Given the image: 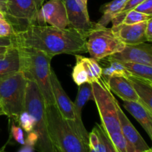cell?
I'll return each mask as SVG.
<instances>
[{"label":"cell","instance_id":"52a82bcc","mask_svg":"<svg viewBox=\"0 0 152 152\" xmlns=\"http://www.w3.org/2000/svg\"><path fill=\"white\" fill-rule=\"evenodd\" d=\"M125 45L114 34L111 28L99 26L96 23L86 40L87 52L96 61L106 59L111 55L121 51Z\"/></svg>","mask_w":152,"mask_h":152},{"label":"cell","instance_id":"603a6c76","mask_svg":"<svg viewBox=\"0 0 152 152\" xmlns=\"http://www.w3.org/2000/svg\"><path fill=\"white\" fill-rule=\"evenodd\" d=\"M109 65L105 68H102V78L101 83L105 84L111 77H127L130 75L129 72L126 71V68L123 66L122 62L117 60H109Z\"/></svg>","mask_w":152,"mask_h":152},{"label":"cell","instance_id":"ab89813d","mask_svg":"<svg viewBox=\"0 0 152 152\" xmlns=\"http://www.w3.org/2000/svg\"><path fill=\"white\" fill-rule=\"evenodd\" d=\"M0 19H5V16L1 10H0Z\"/></svg>","mask_w":152,"mask_h":152},{"label":"cell","instance_id":"836d02e7","mask_svg":"<svg viewBox=\"0 0 152 152\" xmlns=\"http://www.w3.org/2000/svg\"><path fill=\"white\" fill-rule=\"evenodd\" d=\"M0 46H2V47H14L12 37H0Z\"/></svg>","mask_w":152,"mask_h":152},{"label":"cell","instance_id":"7c38bea8","mask_svg":"<svg viewBox=\"0 0 152 152\" xmlns=\"http://www.w3.org/2000/svg\"><path fill=\"white\" fill-rule=\"evenodd\" d=\"M78 93L75 102H74V121H68L74 131L81 137L86 142L88 143V133L83 125L82 120V111L84 105L88 100H93L91 86L89 83H84L79 86Z\"/></svg>","mask_w":152,"mask_h":152},{"label":"cell","instance_id":"2e32d148","mask_svg":"<svg viewBox=\"0 0 152 152\" xmlns=\"http://www.w3.org/2000/svg\"><path fill=\"white\" fill-rule=\"evenodd\" d=\"M102 84L106 86L110 91L115 94L123 101L139 102V97L127 77H113L105 84Z\"/></svg>","mask_w":152,"mask_h":152},{"label":"cell","instance_id":"60d3db41","mask_svg":"<svg viewBox=\"0 0 152 152\" xmlns=\"http://www.w3.org/2000/svg\"><path fill=\"white\" fill-rule=\"evenodd\" d=\"M5 148H6V145H4V146H2L1 148H0V152H6Z\"/></svg>","mask_w":152,"mask_h":152},{"label":"cell","instance_id":"e0dca14e","mask_svg":"<svg viewBox=\"0 0 152 152\" xmlns=\"http://www.w3.org/2000/svg\"><path fill=\"white\" fill-rule=\"evenodd\" d=\"M123 107L136 119L150 139H152V113L139 102L123 101Z\"/></svg>","mask_w":152,"mask_h":152},{"label":"cell","instance_id":"ba28073f","mask_svg":"<svg viewBox=\"0 0 152 152\" xmlns=\"http://www.w3.org/2000/svg\"><path fill=\"white\" fill-rule=\"evenodd\" d=\"M46 0H8L5 19L16 32L37 24V12Z\"/></svg>","mask_w":152,"mask_h":152},{"label":"cell","instance_id":"3957f363","mask_svg":"<svg viewBox=\"0 0 152 152\" xmlns=\"http://www.w3.org/2000/svg\"><path fill=\"white\" fill-rule=\"evenodd\" d=\"M48 132L53 148L57 152H89L88 143L63 118L56 105L45 106Z\"/></svg>","mask_w":152,"mask_h":152},{"label":"cell","instance_id":"ee69618b","mask_svg":"<svg viewBox=\"0 0 152 152\" xmlns=\"http://www.w3.org/2000/svg\"><path fill=\"white\" fill-rule=\"evenodd\" d=\"M53 152H57V151H53Z\"/></svg>","mask_w":152,"mask_h":152},{"label":"cell","instance_id":"8992f818","mask_svg":"<svg viewBox=\"0 0 152 152\" xmlns=\"http://www.w3.org/2000/svg\"><path fill=\"white\" fill-rule=\"evenodd\" d=\"M93 100L96 103L101 120V126L107 134L120 130L118 119L116 99L109 89L102 85L101 82L91 83Z\"/></svg>","mask_w":152,"mask_h":152},{"label":"cell","instance_id":"7bdbcfd3","mask_svg":"<svg viewBox=\"0 0 152 152\" xmlns=\"http://www.w3.org/2000/svg\"><path fill=\"white\" fill-rule=\"evenodd\" d=\"M144 152H152V150H151V148H149V149L147 150V151H144Z\"/></svg>","mask_w":152,"mask_h":152},{"label":"cell","instance_id":"e575fe53","mask_svg":"<svg viewBox=\"0 0 152 152\" xmlns=\"http://www.w3.org/2000/svg\"><path fill=\"white\" fill-rule=\"evenodd\" d=\"M7 1L8 0H0V10L4 13V16L7 13Z\"/></svg>","mask_w":152,"mask_h":152},{"label":"cell","instance_id":"4316f807","mask_svg":"<svg viewBox=\"0 0 152 152\" xmlns=\"http://www.w3.org/2000/svg\"><path fill=\"white\" fill-rule=\"evenodd\" d=\"M15 34V30L11 24L5 19H0V37H12Z\"/></svg>","mask_w":152,"mask_h":152},{"label":"cell","instance_id":"74e56055","mask_svg":"<svg viewBox=\"0 0 152 152\" xmlns=\"http://www.w3.org/2000/svg\"><path fill=\"white\" fill-rule=\"evenodd\" d=\"M78 1H80V3H82L84 5L88 6V0H77Z\"/></svg>","mask_w":152,"mask_h":152},{"label":"cell","instance_id":"ffe728a7","mask_svg":"<svg viewBox=\"0 0 152 152\" xmlns=\"http://www.w3.org/2000/svg\"><path fill=\"white\" fill-rule=\"evenodd\" d=\"M151 18L152 16H151L140 13V12L136 11L134 10H132L128 11L127 13H124V14L118 13L111 19V22L113 24L112 27H116L117 25H121V24L133 25V24L140 23V22H146Z\"/></svg>","mask_w":152,"mask_h":152},{"label":"cell","instance_id":"d6986e66","mask_svg":"<svg viewBox=\"0 0 152 152\" xmlns=\"http://www.w3.org/2000/svg\"><path fill=\"white\" fill-rule=\"evenodd\" d=\"M128 1L129 0H113L101 6L100 12L102 13V16L96 22V25L106 27L108 23L111 22V19L120 13Z\"/></svg>","mask_w":152,"mask_h":152},{"label":"cell","instance_id":"8fae6325","mask_svg":"<svg viewBox=\"0 0 152 152\" xmlns=\"http://www.w3.org/2000/svg\"><path fill=\"white\" fill-rule=\"evenodd\" d=\"M107 59L122 62H135L152 67V45L145 42L126 45L121 51L111 55Z\"/></svg>","mask_w":152,"mask_h":152},{"label":"cell","instance_id":"f35d334b","mask_svg":"<svg viewBox=\"0 0 152 152\" xmlns=\"http://www.w3.org/2000/svg\"><path fill=\"white\" fill-rule=\"evenodd\" d=\"M2 115H5L4 112V110H3L2 106H1V103H0V116H2Z\"/></svg>","mask_w":152,"mask_h":152},{"label":"cell","instance_id":"7402d4cb","mask_svg":"<svg viewBox=\"0 0 152 152\" xmlns=\"http://www.w3.org/2000/svg\"><path fill=\"white\" fill-rule=\"evenodd\" d=\"M122 64L131 75L152 83L151 66L135 62H122Z\"/></svg>","mask_w":152,"mask_h":152},{"label":"cell","instance_id":"d4e9b609","mask_svg":"<svg viewBox=\"0 0 152 152\" xmlns=\"http://www.w3.org/2000/svg\"><path fill=\"white\" fill-rule=\"evenodd\" d=\"M117 152H127V143L121 132L107 134Z\"/></svg>","mask_w":152,"mask_h":152},{"label":"cell","instance_id":"4dcf8cb0","mask_svg":"<svg viewBox=\"0 0 152 152\" xmlns=\"http://www.w3.org/2000/svg\"><path fill=\"white\" fill-rule=\"evenodd\" d=\"M143 1H145V0H129L127 1V3L126 4V5H125V7H123V10L119 13H120V14H124V13H127L129 10H134L138 4H140Z\"/></svg>","mask_w":152,"mask_h":152},{"label":"cell","instance_id":"cb8c5ba5","mask_svg":"<svg viewBox=\"0 0 152 152\" xmlns=\"http://www.w3.org/2000/svg\"><path fill=\"white\" fill-rule=\"evenodd\" d=\"M75 57L77 61L75 65L73 68L72 78L74 83L78 86H80L84 83H88V77L86 68L79 57V54H76Z\"/></svg>","mask_w":152,"mask_h":152},{"label":"cell","instance_id":"5bb4252c","mask_svg":"<svg viewBox=\"0 0 152 152\" xmlns=\"http://www.w3.org/2000/svg\"><path fill=\"white\" fill-rule=\"evenodd\" d=\"M50 84L54 98L55 105L64 119L68 121H74V102L65 93L56 73L50 69Z\"/></svg>","mask_w":152,"mask_h":152},{"label":"cell","instance_id":"f1b7e54d","mask_svg":"<svg viewBox=\"0 0 152 152\" xmlns=\"http://www.w3.org/2000/svg\"><path fill=\"white\" fill-rule=\"evenodd\" d=\"M10 132L13 139L21 145H25V137H24L23 130L19 126H16L14 123H12L10 128Z\"/></svg>","mask_w":152,"mask_h":152},{"label":"cell","instance_id":"ac0fdd59","mask_svg":"<svg viewBox=\"0 0 152 152\" xmlns=\"http://www.w3.org/2000/svg\"><path fill=\"white\" fill-rule=\"evenodd\" d=\"M128 80L139 97V102L152 113V83L129 75Z\"/></svg>","mask_w":152,"mask_h":152},{"label":"cell","instance_id":"484cf974","mask_svg":"<svg viewBox=\"0 0 152 152\" xmlns=\"http://www.w3.org/2000/svg\"><path fill=\"white\" fill-rule=\"evenodd\" d=\"M17 123H19V127L22 128V130L27 133L32 132L34 129V121L32 117L25 110L21 113L17 120Z\"/></svg>","mask_w":152,"mask_h":152},{"label":"cell","instance_id":"4fadbf2b","mask_svg":"<svg viewBox=\"0 0 152 152\" xmlns=\"http://www.w3.org/2000/svg\"><path fill=\"white\" fill-rule=\"evenodd\" d=\"M116 108L118 114L120 130L127 143V149H134L138 152H144L151 148L123 112L117 99Z\"/></svg>","mask_w":152,"mask_h":152},{"label":"cell","instance_id":"83f0119b","mask_svg":"<svg viewBox=\"0 0 152 152\" xmlns=\"http://www.w3.org/2000/svg\"><path fill=\"white\" fill-rule=\"evenodd\" d=\"M95 129L97 131L98 133L99 134V135L102 137V140H103L104 143H105V148H106V152H117L116 149L114 148V145H113L112 142L110 140L109 137H108L107 134L105 133V132L104 131V129H102V127L101 126V125L96 124V126H95Z\"/></svg>","mask_w":152,"mask_h":152},{"label":"cell","instance_id":"1f68e13d","mask_svg":"<svg viewBox=\"0 0 152 152\" xmlns=\"http://www.w3.org/2000/svg\"><path fill=\"white\" fill-rule=\"evenodd\" d=\"M37 141H38V135L35 132L32 131V132L28 133L26 140H25V145L35 147L36 144L37 143Z\"/></svg>","mask_w":152,"mask_h":152},{"label":"cell","instance_id":"d590c367","mask_svg":"<svg viewBox=\"0 0 152 152\" xmlns=\"http://www.w3.org/2000/svg\"><path fill=\"white\" fill-rule=\"evenodd\" d=\"M18 152H34V147L24 145V146L21 148Z\"/></svg>","mask_w":152,"mask_h":152},{"label":"cell","instance_id":"30bf717a","mask_svg":"<svg viewBox=\"0 0 152 152\" xmlns=\"http://www.w3.org/2000/svg\"><path fill=\"white\" fill-rule=\"evenodd\" d=\"M66 10L68 28L88 34L94 28L95 24L91 22L88 6L77 0H63Z\"/></svg>","mask_w":152,"mask_h":152},{"label":"cell","instance_id":"d6a6232c","mask_svg":"<svg viewBox=\"0 0 152 152\" xmlns=\"http://www.w3.org/2000/svg\"><path fill=\"white\" fill-rule=\"evenodd\" d=\"M145 34L147 42H151L152 41V18L147 21V25L146 28H145Z\"/></svg>","mask_w":152,"mask_h":152},{"label":"cell","instance_id":"8d00e7d4","mask_svg":"<svg viewBox=\"0 0 152 152\" xmlns=\"http://www.w3.org/2000/svg\"><path fill=\"white\" fill-rule=\"evenodd\" d=\"M9 48L10 47H2V46H0V54L1 53H5L9 49Z\"/></svg>","mask_w":152,"mask_h":152},{"label":"cell","instance_id":"9c48e42d","mask_svg":"<svg viewBox=\"0 0 152 152\" xmlns=\"http://www.w3.org/2000/svg\"><path fill=\"white\" fill-rule=\"evenodd\" d=\"M37 25L68 28L66 10L63 0H48L45 1L37 15Z\"/></svg>","mask_w":152,"mask_h":152},{"label":"cell","instance_id":"9a60e30c","mask_svg":"<svg viewBox=\"0 0 152 152\" xmlns=\"http://www.w3.org/2000/svg\"><path fill=\"white\" fill-rule=\"evenodd\" d=\"M146 25L147 21L133 25L121 24L112 27L111 30L125 45H136L147 42L145 34Z\"/></svg>","mask_w":152,"mask_h":152},{"label":"cell","instance_id":"5b68a950","mask_svg":"<svg viewBox=\"0 0 152 152\" xmlns=\"http://www.w3.org/2000/svg\"><path fill=\"white\" fill-rule=\"evenodd\" d=\"M28 80L21 71L0 77V103L5 116L17 122L25 111Z\"/></svg>","mask_w":152,"mask_h":152},{"label":"cell","instance_id":"277c9868","mask_svg":"<svg viewBox=\"0 0 152 152\" xmlns=\"http://www.w3.org/2000/svg\"><path fill=\"white\" fill-rule=\"evenodd\" d=\"M25 110L33 118L34 129L38 135L35 146L40 152H53V148L48 132L45 105L38 86L34 82L28 80L25 99Z\"/></svg>","mask_w":152,"mask_h":152},{"label":"cell","instance_id":"7a4b0ae2","mask_svg":"<svg viewBox=\"0 0 152 152\" xmlns=\"http://www.w3.org/2000/svg\"><path fill=\"white\" fill-rule=\"evenodd\" d=\"M18 48L20 56V71L23 72L27 80L37 85L45 106L55 105L50 84V62L53 57L31 48Z\"/></svg>","mask_w":152,"mask_h":152},{"label":"cell","instance_id":"b9f144b4","mask_svg":"<svg viewBox=\"0 0 152 152\" xmlns=\"http://www.w3.org/2000/svg\"><path fill=\"white\" fill-rule=\"evenodd\" d=\"M6 53H7V52H6ZM6 53H1V54H0V59H2L3 58H4V56H5Z\"/></svg>","mask_w":152,"mask_h":152},{"label":"cell","instance_id":"f546056e","mask_svg":"<svg viewBox=\"0 0 152 152\" xmlns=\"http://www.w3.org/2000/svg\"><path fill=\"white\" fill-rule=\"evenodd\" d=\"M134 10L152 16V0H145L138 4Z\"/></svg>","mask_w":152,"mask_h":152},{"label":"cell","instance_id":"44dd1931","mask_svg":"<svg viewBox=\"0 0 152 152\" xmlns=\"http://www.w3.org/2000/svg\"><path fill=\"white\" fill-rule=\"evenodd\" d=\"M80 60L83 62L88 77V83L100 82L102 78V68L98 63V61L93 58H87L79 55Z\"/></svg>","mask_w":152,"mask_h":152},{"label":"cell","instance_id":"6da1fadb","mask_svg":"<svg viewBox=\"0 0 152 152\" xmlns=\"http://www.w3.org/2000/svg\"><path fill=\"white\" fill-rule=\"evenodd\" d=\"M88 34L74 28L62 29L50 25L34 24L12 36L14 47L31 48L53 57L59 54L87 53Z\"/></svg>","mask_w":152,"mask_h":152}]
</instances>
